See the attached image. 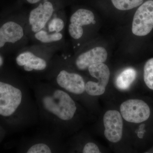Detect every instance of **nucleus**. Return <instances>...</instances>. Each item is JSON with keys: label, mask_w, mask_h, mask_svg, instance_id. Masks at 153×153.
<instances>
[{"label": "nucleus", "mask_w": 153, "mask_h": 153, "mask_svg": "<svg viewBox=\"0 0 153 153\" xmlns=\"http://www.w3.org/2000/svg\"><path fill=\"white\" fill-rule=\"evenodd\" d=\"M3 64V59L2 57L0 55V67L2 66Z\"/></svg>", "instance_id": "obj_21"}, {"label": "nucleus", "mask_w": 153, "mask_h": 153, "mask_svg": "<svg viewBox=\"0 0 153 153\" xmlns=\"http://www.w3.org/2000/svg\"><path fill=\"white\" fill-rule=\"evenodd\" d=\"M51 149L46 144L38 143L32 146L27 151V153H50Z\"/></svg>", "instance_id": "obj_18"}, {"label": "nucleus", "mask_w": 153, "mask_h": 153, "mask_svg": "<svg viewBox=\"0 0 153 153\" xmlns=\"http://www.w3.org/2000/svg\"><path fill=\"white\" fill-rule=\"evenodd\" d=\"M24 35L21 25L13 22L5 23L0 28V48L7 43L14 44L21 40Z\"/></svg>", "instance_id": "obj_11"}, {"label": "nucleus", "mask_w": 153, "mask_h": 153, "mask_svg": "<svg viewBox=\"0 0 153 153\" xmlns=\"http://www.w3.org/2000/svg\"><path fill=\"white\" fill-rule=\"evenodd\" d=\"M53 12V6L49 1L40 4L38 7L32 10L29 18L32 31L37 33L44 28L51 19Z\"/></svg>", "instance_id": "obj_7"}, {"label": "nucleus", "mask_w": 153, "mask_h": 153, "mask_svg": "<svg viewBox=\"0 0 153 153\" xmlns=\"http://www.w3.org/2000/svg\"><path fill=\"white\" fill-rule=\"evenodd\" d=\"M22 100L20 89L0 81V115L4 117L12 115L20 106Z\"/></svg>", "instance_id": "obj_2"}, {"label": "nucleus", "mask_w": 153, "mask_h": 153, "mask_svg": "<svg viewBox=\"0 0 153 153\" xmlns=\"http://www.w3.org/2000/svg\"><path fill=\"white\" fill-rule=\"evenodd\" d=\"M153 28V1L149 0L140 6L134 16L132 32L138 36H146Z\"/></svg>", "instance_id": "obj_5"}, {"label": "nucleus", "mask_w": 153, "mask_h": 153, "mask_svg": "<svg viewBox=\"0 0 153 153\" xmlns=\"http://www.w3.org/2000/svg\"><path fill=\"white\" fill-rule=\"evenodd\" d=\"M143 76L146 85L153 90V58L148 60L145 64Z\"/></svg>", "instance_id": "obj_16"}, {"label": "nucleus", "mask_w": 153, "mask_h": 153, "mask_svg": "<svg viewBox=\"0 0 153 153\" xmlns=\"http://www.w3.org/2000/svg\"><path fill=\"white\" fill-rule=\"evenodd\" d=\"M123 118L128 122L140 123L149 119L151 114L149 106L141 100L130 99L123 102L120 106Z\"/></svg>", "instance_id": "obj_3"}, {"label": "nucleus", "mask_w": 153, "mask_h": 153, "mask_svg": "<svg viewBox=\"0 0 153 153\" xmlns=\"http://www.w3.org/2000/svg\"><path fill=\"white\" fill-rule=\"evenodd\" d=\"M83 153H101L97 145L92 142L88 143L84 146L82 150Z\"/></svg>", "instance_id": "obj_19"}, {"label": "nucleus", "mask_w": 153, "mask_h": 153, "mask_svg": "<svg viewBox=\"0 0 153 153\" xmlns=\"http://www.w3.org/2000/svg\"><path fill=\"white\" fill-rule=\"evenodd\" d=\"M35 38L44 43H49L60 41L63 38V35L60 33H56L49 34L46 31L40 30L36 33Z\"/></svg>", "instance_id": "obj_15"}, {"label": "nucleus", "mask_w": 153, "mask_h": 153, "mask_svg": "<svg viewBox=\"0 0 153 153\" xmlns=\"http://www.w3.org/2000/svg\"><path fill=\"white\" fill-rule=\"evenodd\" d=\"M56 81L60 87L70 93L79 95L85 91V81L79 74L62 70L57 75Z\"/></svg>", "instance_id": "obj_8"}, {"label": "nucleus", "mask_w": 153, "mask_h": 153, "mask_svg": "<svg viewBox=\"0 0 153 153\" xmlns=\"http://www.w3.org/2000/svg\"><path fill=\"white\" fill-rule=\"evenodd\" d=\"M104 135L108 140L112 143L120 141L123 133V123L120 113L115 110H109L103 116Z\"/></svg>", "instance_id": "obj_6"}, {"label": "nucleus", "mask_w": 153, "mask_h": 153, "mask_svg": "<svg viewBox=\"0 0 153 153\" xmlns=\"http://www.w3.org/2000/svg\"><path fill=\"white\" fill-rule=\"evenodd\" d=\"M42 103L44 109L62 120H71L76 110L74 100L68 93L60 89L44 95Z\"/></svg>", "instance_id": "obj_1"}, {"label": "nucleus", "mask_w": 153, "mask_h": 153, "mask_svg": "<svg viewBox=\"0 0 153 153\" xmlns=\"http://www.w3.org/2000/svg\"><path fill=\"white\" fill-rule=\"evenodd\" d=\"M16 61L19 66H23L24 69L27 71H31L33 70L41 71L44 70L47 66L46 60L30 52L20 54L17 56Z\"/></svg>", "instance_id": "obj_12"}, {"label": "nucleus", "mask_w": 153, "mask_h": 153, "mask_svg": "<svg viewBox=\"0 0 153 153\" xmlns=\"http://www.w3.org/2000/svg\"><path fill=\"white\" fill-rule=\"evenodd\" d=\"M27 1L30 4H33L38 2L40 0H27Z\"/></svg>", "instance_id": "obj_20"}, {"label": "nucleus", "mask_w": 153, "mask_h": 153, "mask_svg": "<svg viewBox=\"0 0 153 153\" xmlns=\"http://www.w3.org/2000/svg\"><path fill=\"white\" fill-rule=\"evenodd\" d=\"M89 74L97 82L89 81L85 83V91L91 96L102 95L105 93L110 79V72L108 66L104 63L93 64L88 67Z\"/></svg>", "instance_id": "obj_4"}, {"label": "nucleus", "mask_w": 153, "mask_h": 153, "mask_svg": "<svg viewBox=\"0 0 153 153\" xmlns=\"http://www.w3.org/2000/svg\"><path fill=\"white\" fill-rule=\"evenodd\" d=\"M94 20V14L91 11L83 9L77 10L70 18L68 26L70 36L75 39L81 38L83 33L82 26L90 25Z\"/></svg>", "instance_id": "obj_9"}, {"label": "nucleus", "mask_w": 153, "mask_h": 153, "mask_svg": "<svg viewBox=\"0 0 153 153\" xmlns=\"http://www.w3.org/2000/svg\"><path fill=\"white\" fill-rule=\"evenodd\" d=\"M64 23L63 20L60 18H55L52 19L48 26L49 32L60 33L64 28Z\"/></svg>", "instance_id": "obj_17"}, {"label": "nucleus", "mask_w": 153, "mask_h": 153, "mask_svg": "<svg viewBox=\"0 0 153 153\" xmlns=\"http://www.w3.org/2000/svg\"><path fill=\"white\" fill-rule=\"evenodd\" d=\"M143 0H111L116 8L120 10H128L142 4Z\"/></svg>", "instance_id": "obj_14"}, {"label": "nucleus", "mask_w": 153, "mask_h": 153, "mask_svg": "<svg viewBox=\"0 0 153 153\" xmlns=\"http://www.w3.org/2000/svg\"><path fill=\"white\" fill-rule=\"evenodd\" d=\"M137 76V71L134 68H126L119 74L116 79L117 87L122 90L129 88L134 81Z\"/></svg>", "instance_id": "obj_13"}, {"label": "nucleus", "mask_w": 153, "mask_h": 153, "mask_svg": "<svg viewBox=\"0 0 153 153\" xmlns=\"http://www.w3.org/2000/svg\"><path fill=\"white\" fill-rule=\"evenodd\" d=\"M107 57V52L104 47H96L79 55L75 63L78 69L82 71L93 64L104 63Z\"/></svg>", "instance_id": "obj_10"}]
</instances>
